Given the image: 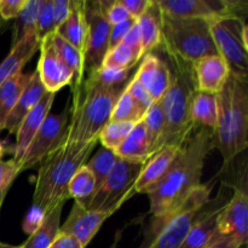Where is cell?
<instances>
[{"label":"cell","mask_w":248,"mask_h":248,"mask_svg":"<svg viewBox=\"0 0 248 248\" xmlns=\"http://www.w3.org/2000/svg\"><path fill=\"white\" fill-rule=\"evenodd\" d=\"M212 149L213 131L196 128L164 177L148 191L150 210L155 218L165 217L179 207L191 190L200 186L205 159Z\"/></svg>","instance_id":"cell-1"},{"label":"cell","mask_w":248,"mask_h":248,"mask_svg":"<svg viewBox=\"0 0 248 248\" xmlns=\"http://www.w3.org/2000/svg\"><path fill=\"white\" fill-rule=\"evenodd\" d=\"M125 87L126 85L104 86L90 78H85L80 86L73 87L69 123L62 144L82 147L98 142L99 135L110 121L114 107Z\"/></svg>","instance_id":"cell-2"},{"label":"cell","mask_w":248,"mask_h":248,"mask_svg":"<svg viewBox=\"0 0 248 248\" xmlns=\"http://www.w3.org/2000/svg\"><path fill=\"white\" fill-rule=\"evenodd\" d=\"M218 123L213 131L217 148L227 167L248 144V81L230 74L217 93Z\"/></svg>","instance_id":"cell-3"},{"label":"cell","mask_w":248,"mask_h":248,"mask_svg":"<svg viewBox=\"0 0 248 248\" xmlns=\"http://www.w3.org/2000/svg\"><path fill=\"white\" fill-rule=\"evenodd\" d=\"M96 143L78 147L62 144L40 162L33 205L44 215H48L61 203L70 199L68 186L75 172L85 165Z\"/></svg>","instance_id":"cell-4"},{"label":"cell","mask_w":248,"mask_h":248,"mask_svg":"<svg viewBox=\"0 0 248 248\" xmlns=\"http://www.w3.org/2000/svg\"><path fill=\"white\" fill-rule=\"evenodd\" d=\"M173 63L171 85L160 99L165 119L164 145L183 147L194 130H196L190 115V103L195 92L193 65L177 58H171Z\"/></svg>","instance_id":"cell-5"},{"label":"cell","mask_w":248,"mask_h":248,"mask_svg":"<svg viewBox=\"0 0 248 248\" xmlns=\"http://www.w3.org/2000/svg\"><path fill=\"white\" fill-rule=\"evenodd\" d=\"M210 23L206 19L162 14L161 44L169 57L193 65L201 58L218 55L211 35Z\"/></svg>","instance_id":"cell-6"},{"label":"cell","mask_w":248,"mask_h":248,"mask_svg":"<svg viewBox=\"0 0 248 248\" xmlns=\"http://www.w3.org/2000/svg\"><path fill=\"white\" fill-rule=\"evenodd\" d=\"M211 189L196 186L179 207L167 216L156 218L154 239L148 248H178L210 201Z\"/></svg>","instance_id":"cell-7"},{"label":"cell","mask_w":248,"mask_h":248,"mask_svg":"<svg viewBox=\"0 0 248 248\" xmlns=\"http://www.w3.org/2000/svg\"><path fill=\"white\" fill-rule=\"evenodd\" d=\"M211 35L217 52L227 63L230 74L248 78V35L244 17L229 16L210 23Z\"/></svg>","instance_id":"cell-8"},{"label":"cell","mask_w":248,"mask_h":248,"mask_svg":"<svg viewBox=\"0 0 248 248\" xmlns=\"http://www.w3.org/2000/svg\"><path fill=\"white\" fill-rule=\"evenodd\" d=\"M144 164L119 157L113 170L94 193L87 210L111 216L135 194V183Z\"/></svg>","instance_id":"cell-9"},{"label":"cell","mask_w":248,"mask_h":248,"mask_svg":"<svg viewBox=\"0 0 248 248\" xmlns=\"http://www.w3.org/2000/svg\"><path fill=\"white\" fill-rule=\"evenodd\" d=\"M69 106L65 107L61 113L48 114L46 116L19 161V171L34 169L61 147L69 123Z\"/></svg>","instance_id":"cell-10"},{"label":"cell","mask_w":248,"mask_h":248,"mask_svg":"<svg viewBox=\"0 0 248 248\" xmlns=\"http://www.w3.org/2000/svg\"><path fill=\"white\" fill-rule=\"evenodd\" d=\"M108 1H85V16L87 22V40L84 55L85 72H92L102 65L109 50L110 23L107 19Z\"/></svg>","instance_id":"cell-11"},{"label":"cell","mask_w":248,"mask_h":248,"mask_svg":"<svg viewBox=\"0 0 248 248\" xmlns=\"http://www.w3.org/2000/svg\"><path fill=\"white\" fill-rule=\"evenodd\" d=\"M164 15L186 18H200L215 21L222 17H241L246 12L247 4L229 0H156Z\"/></svg>","instance_id":"cell-12"},{"label":"cell","mask_w":248,"mask_h":248,"mask_svg":"<svg viewBox=\"0 0 248 248\" xmlns=\"http://www.w3.org/2000/svg\"><path fill=\"white\" fill-rule=\"evenodd\" d=\"M216 235L232 248L246 245L248 236V196L245 188H235L234 195L218 212Z\"/></svg>","instance_id":"cell-13"},{"label":"cell","mask_w":248,"mask_h":248,"mask_svg":"<svg viewBox=\"0 0 248 248\" xmlns=\"http://www.w3.org/2000/svg\"><path fill=\"white\" fill-rule=\"evenodd\" d=\"M39 50H40V58H39L36 73L46 91L56 93L67 85L74 84V73L58 56L51 35L41 41Z\"/></svg>","instance_id":"cell-14"},{"label":"cell","mask_w":248,"mask_h":248,"mask_svg":"<svg viewBox=\"0 0 248 248\" xmlns=\"http://www.w3.org/2000/svg\"><path fill=\"white\" fill-rule=\"evenodd\" d=\"M135 77L147 90L153 101L157 102L162 98L171 85V67L166 61L161 60L154 53H147L143 56Z\"/></svg>","instance_id":"cell-15"},{"label":"cell","mask_w":248,"mask_h":248,"mask_svg":"<svg viewBox=\"0 0 248 248\" xmlns=\"http://www.w3.org/2000/svg\"><path fill=\"white\" fill-rule=\"evenodd\" d=\"M109 217L110 216L107 213L90 211L79 203L74 202L64 224L61 225L60 232L75 237L85 248Z\"/></svg>","instance_id":"cell-16"},{"label":"cell","mask_w":248,"mask_h":248,"mask_svg":"<svg viewBox=\"0 0 248 248\" xmlns=\"http://www.w3.org/2000/svg\"><path fill=\"white\" fill-rule=\"evenodd\" d=\"M195 87L198 91L217 94L230 77L227 63L219 55L203 57L193 64Z\"/></svg>","instance_id":"cell-17"},{"label":"cell","mask_w":248,"mask_h":248,"mask_svg":"<svg viewBox=\"0 0 248 248\" xmlns=\"http://www.w3.org/2000/svg\"><path fill=\"white\" fill-rule=\"evenodd\" d=\"M55 96L56 93L46 92L43 98L40 99V102L22 120L21 125L16 132V145H15L14 153V160L17 164H19V161L22 160L27 148L31 144V140L38 132L43 121L50 114L51 107L55 101Z\"/></svg>","instance_id":"cell-18"},{"label":"cell","mask_w":248,"mask_h":248,"mask_svg":"<svg viewBox=\"0 0 248 248\" xmlns=\"http://www.w3.org/2000/svg\"><path fill=\"white\" fill-rule=\"evenodd\" d=\"M181 148L174 145H164L144 162L135 183V193L148 194V191L164 177L174 161Z\"/></svg>","instance_id":"cell-19"},{"label":"cell","mask_w":248,"mask_h":248,"mask_svg":"<svg viewBox=\"0 0 248 248\" xmlns=\"http://www.w3.org/2000/svg\"><path fill=\"white\" fill-rule=\"evenodd\" d=\"M40 48V41L35 33L24 35L21 40L14 44L11 51L0 63V86L10 78L22 72L23 65L31 60Z\"/></svg>","instance_id":"cell-20"},{"label":"cell","mask_w":248,"mask_h":248,"mask_svg":"<svg viewBox=\"0 0 248 248\" xmlns=\"http://www.w3.org/2000/svg\"><path fill=\"white\" fill-rule=\"evenodd\" d=\"M46 92L47 91L41 84L38 73L35 70V72L31 73L28 84L26 85L23 91L21 92L18 99H17L16 106L14 107L12 111L10 113L6 124H5V130L9 131V133H16L22 120L40 102V99L43 98Z\"/></svg>","instance_id":"cell-21"},{"label":"cell","mask_w":248,"mask_h":248,"mask_svg":"<svg viewBox=\"0 0 248 248\" xmlns=\"http://www.w3.org/2000/svg\"><path fill=\"white\" fill-rule=\"evenodd\" d=\"M58 35L72 44L78 51L85 55L87 40V22L85 16V1L70 0L69 16L56 31Z\"/></svg>","instance_id":"cell-22"},{"label":"cell","mask_w":248,"mask_h":248,"mask_svg":"<svg viewBox=\"0 0 248 248\" xmlns=\"http://www.w3.org/2000/svg\"><path fill=\"white\" fill-rule=\"evenodd\" d=\"M207 205L205 206L199 219L178 248H206L212 244L220 207L213 206L210 210H206Z\"/></svg>","instance_id":"cell-23"},{"label":"cell","mask_w":248,"mask_h":248,"mask_svg":"<svg viewBox=\"0 0 248 248\" xmlns=\"http://www.w3.org/2000/svg\"><path fill=\"white\" fill-rule=\"evenodd\" d=\"M114 152L120 159L140 164H144L152 156L149 140L143 121L135 124L125 140Z\"/></svg>","instance_id":"cell-24"},{"label":"cell","mask_w":248,"mask_h":248,"mask_svg":"<svg viewBox=\"0 0 248 248\" xmlns=\"http://www.w3.org/2000/svg\"><path fill=\"white\" fill-rule=\"evenodd\" d=\"M190 115L195 127L215 131L218 123L217 94L195 90L191 97Z\"/></svg>","instance_id":"cell-25"},{"label":"cell","mask_w":248,"mask_h":248,"mask_svg":"<svg viewBox=\"0 0 248 248\" xmlns=\"http://www.w3.org/2000/svg\"><path fill=\"white\" fill-rule=\"evenodd\" d=\"M161 10L157 1L152 0L144 14L137 19L144 55L152 53V51L161 44Z\"/></svg>","instance_id":"cell-26"},{"label":"cell","mask_w":248,"mask_h":248,"mask_svg":"<svg viewBox=\"0 0 248 248\" xmlns=\"http://www.w3.org/2000/svg\"><path fill=\"white\" fill-rule=\"evenodd\" d=\"M64 203H61L45 216L38 229L29 235L28 240L22 245L23 248H48L57 237L61 228V215Z\"/></svg>","instance_id":"cell-27"},{"label":"cell","mask_w":248,"mask_h":248,"mask_svg":"<svg viewBox=\"0 0 248 248\" xmlns=\"http://www.w3.org/2000/svg\"><path fill=\"white\" fill-rule=\"evenodd\" d=\"M31 73H18L0 86V132L5 130L7 118L16 106L19 94L31 79Z\"/></svg>","instance_id":"cell-28"},{"label":"cell","mask_w":248,"mask_h":248,"mask_svg":"<svg viewBox=\"0 0 248 248\" xmlns=\"http://www.w3.org/2000/svg\"><path fill=\"white\" fill-rule=\"evenodd\" d=\"M96 190V178L92 172L85 165H82L69 182L68 191H69L70 199H74L75 202L87 208Z\"/></svg>","instance_id":"cell-29"},{"label":"cell","mask_w":248,"mask_h":248,"mask_svg":"<svg viewBox=\"0 0 248 248\" xmlns=\"http://www.w3.org/2000/svg\"><path fill=\"white\" fill-rule=\"evenodd\" d=\"M53 46L57 51L61 60L73 70L75 75V81L73 87H77L81 85L85 79V67H84V56L80 51H78L72 44L68 43L65 39L58 35L57 33H53L51 35Z\"/></svg>","instance_id":"cell-30"},{"label":"cell","mask_w":248,"mask_h":248,"mask_svg":"<svg viewBox=\"0 0 248 248\" xmlns=\"http://www.w3.org/2000/svg\"><path fill=\"white\" fill-rule=\"evenodd\" d=\"M142 121L145 126L150 152L153 155L162 148V137H164L165 119L160 101L154 102L152 104V107L148 109L147 113L143 116Z\"/></svg>","instance_id":"cell-31"},{"label":"cell","mask_w":248,"mask_h":248,"mask_svg":"<svg viewBox=\"0 0 248 248\" xmlns=\"http://www.w3.org/2000/svg\"><path fill=\"white\" fill-rule=\"evenodd\" d=\"M118 155L115 154L114 150L101 147L98 152L89 161L85 162V166L92 172V174L96 178L97 189L102 186L104 179L110 173V171L113 170L114 165L118 161Z\"/></svg>","instance_id":"cell-32"},{"label":"cell","mask_w":248,"mask_h":248,"mask_svg":"<svg viewBox=\"0 0 248 248\" xmlns=\"http://www.w3.org/2000/svg\"><path fill=\"white\" fill-rule=\"evenodd\" d=\"M143 116H144L143 111L140 110L137 103L133 101V98L125 87L121 96L119 97L118 102L115 103L110 116V121L137 124L142 121Z\"/></svg>","instance_id":"cell-33"},{"label":"cell","mask_w":248,"mask_h":248,"mask_svg":"<svg viewBox=\"0 0 248 248\" xmlns=\"http://www.w3.org/2000/svg\"><path fill=\"white\" fill-rule=\"evenodd\" d=\"M40 2L41 0H27L24 6L22 7L18 17L16 18V24H15V43L21 40L27 34L35 33Z\"/></svg>","instance_id":"cell-34"},{"label":"cell","mask_w":248,"mask_h":248,"mask_svg":"<svg viewBox=\"0 0 248 248\" xmlns=\"http://www.w3.org/2000/svg\"><path fill=\"white\" fill-rule=\"evenodd\" d=\"M140 62L137 56L126 44L121 43L118 46L107 52L101 67L109 68V69L119 70H131L135 64Z\"/></svg>","instance_id":"cell-35"},{"label":"cell","mask_w":248,"mask_h":248,"mask_svg":"<svg viewBox=\"0 0 248 248\" xmlns=\"http://www.w3.org/2000/svg\"><path fill=\"white\" fill-rule=\"evenodd\" d=\"M133 126H135V124L132 123L109 121L102 130L98 140L102 143V147L115 150L125 140Z\"/></svg>","instance_id":"cell-36"},{"label":"cell","mask_w":248,"mask_h":248,"mask_svg":"<svg viewBox=\"0 0 248 248\" xmlns=\"http://www.w3.org/2000/svg\"><path fill=\"white\" fill-rule=\"evenodd\" d=\"M35 33L40 43L45 38L56 33L52 0H41L40 6H39L38 18H36Z\"/></svg>","instance_id":"cell-37"},{"label":"cell","mask_w":248,"mask_h":248,"mask_svg":"<svg viewBox=\"0 0 248 248\" xmlns=\"http://www.w3.org/2000/svg\"><path fill=\"white\" fill-rule=\"evenodd\" d=\"M131 70H119V69H109V68L99 67L98 69H94L92 72L87 73V78H90L93 81L104 86H123L128 84V74Z\"/></svg>","instance_id":"cell-38"},{"label":"cell","mask_w":248,"mask_h":248,"mask_svg":"<svg viewBox=\"0 0 248 248\" xmlns=\"http://www.w3.org/2000/svg\"><path fill=\"white\" fill-rule=\"evenodd\" d=\"M126 90H127L128 93L131 94L133 101H135L136 103H137V106L140 107V109L143 111V114L147 113V110L152 107L154 101H153V98L149 96L147 90L142 86V84L138 81L137 78H136L135 75H133L132 79L128 81V84L126 85Z\"/></svg>","instance_id":"cell-39"},{"label":"cell","mask_w":248,"mask_h":248,"mask_svg":"<svg viewBox=\"0 0 248 248\" xmlns=\"http://www.w3.org/2000/svg\"><path fill=\"white\" fill-rule=\"evenodd\" d=\"M19 172V165L14 159L7 161L0 159V193L9 190L10 186Z\"/></svg>","instance_id":"cell-40"},{"label":"cell","mask_w":248,"mask_h":248,"mask_svg":"<svg viewBox=\"0 0 248 248\" xmlns=\"http://www.w3.org/2000/svg\"><path fill=\"white\" fill-rule=\"evenodd\" d=\"M123 43L126 44V45L135 52V55L137 56L138 60H142L143 56H144V51H143L142 36H140V27H138L137 24V21H136V23L131 27L130 31H127L126 36L124 38Z\"/></svg>","instance_id":"cell-41"},{"label":"cell","mask_w":248,"mask_h":248,"mask_svg":"<svg viewBox=\"0 0 248 248\" xmlns=\"http://www.w3.org/2000/svg\"><path fill=\"white\" fill-rule=\"evenodd\" d=\"M106 15H107V19H108V22L110 23V26L121 23V22L131 18L128 12L126 11V9L124 7L121 0L107 2Z\"/></svg>","instance_id":"cell-42"},{"label":"cell","mask_w":248,"mask_h":248,"mask_svg":"<svg viewBox=\"0 0 248 248\" xmlns=\"http://www.w3.org/2000/svg\"><path fill=\"white\" fill-rule=\"evenodd\" d=\"M135 23H136V19L128 18L126 19V21L121 22V23L111 26L110 35H109V50H110V48H114L115 46H118L119 44L123 43L124 38L126 36L127 31H130L131 27H132Z\"/></svg>","instance_id":"cell-43"},{"label":"cell","mask_w":248,"mask_h":248,"mask_svg":"<svg viewBox=\"0 0 248 248\" xmlns=\"http://www.w3.org/2000/svg\"><path fill=\"white\" fill-rule=\"evenodd\" d=\"M27 0H0V17L2 21L16 19Z\"/></svg>","instance_id":"cell-44"},{"label":"cell","mask_w":248,"mask_h":248,"mask_svg":"<svg viewBox=\"0 0 248 248\" xmlns=\"http://www.w3.org/2000/svg\"><path fill=\"white\" fill-rule=\"evenodd\" d=\"M53 19H55L56 31L65 22L69 16L70 0H52Z\"/></svg>","instance_id":"cell-45"},{"label":"cell","mask_w":248,"mask_h":248,"mask_svg":"<svg viewBox=\"0 0 248 248\" xmlns=\"http://www.w3.org/2000/svg\"><path fill=\"white\" fill-rule=\"evenodd\" d=\"M45 218V215L41 212L40 210H38L36 207L31 206L29 208L28 213H27V217L24 219L23 223V230L27 232V234L31 235L36 229L39 228V225L41 224V222Z\"/></svg>","instance_id":"cell-46"},{"label":"cell","mask_w":248,"mask_h":248,"mask_svg":"<svg viewBox=\"0 0 248 248\" xmlns=\"http://www.w3.org/2000/svg\"><path fill=\"white\" fill-rule=\"evenodd\" d=\"M152 0H121L124 7L128 12L131 18L137 21L140 16L145 12V10L149 6Z\"/></svg>","instance_id":"cell-47"},{"label":"cell","mask_w":248,"mask_h":248,"mask_svg":"<svg viewBox=\"0 0 248 248\" xmlns=\"http://www.w3.org/2000/svg\"><path fill=\"white\" fill-rule=\"evenodd\" d=\"M48 248H84V247L80 245V242L78 241L75 237L60 232H58L57 237L55 239V241L51 244V246Z\"/></svg>","instance_id":"cell-48"},{"label":"cell","mask_w":248,"mask_h":248,"mask_svg":"<svg viewBox=\"0 0 248 248\" xmlns=\"http://www.w3.org/2000/svg\"><path fill=\"white\" fill-rule=\"evenodd\" d=\"M206 248H232V247L229 246V244H228L227 241L219 239V237H218L217 235L215 234V239H213L212 244H211L210 246L206 247Z\"/></svg>","instance_id":"cell-49"},{"label":"cell","mask_w":248,"mask_h":248,"mask_svg":"<svg viewBox=\"0 0 248 248\" xmlns=\"http://www.w3.org/2000/svg\"><path fill=\"white\" fill-rule=\"evenodd\" d=\"M6 193H7V190L1 191V193H0V210H1L2 202H4V199H5V196H6Z\"/></svg>","instance_id":"cell-50"},{"label":"cell","mask_w":248,"mask_h":248,"mask_svg":"<svg viewBox=\"0 0 248 248\" xmlns=\"http://www.w3.org/2000/svg\"><path fill=\"white\" fill-rule=\"evenodd\" d=\"M0 248H23L22 246H12V245H6L0 242Z\"/></svg>","instance_id":"cell-51"},{"label":"cell","mask_w":248,"mask_h":248,"mask_svg":"<svg viewBox=\"0 0 248 248\" xmlns=\"http://www.w3.org/2000/svg\"><path fill=\"white\" fill-rule=\"evenodd\" d=\"M4 152H5L4 145H2L1 142H0V159H1V156H2V154H4Z\"/></svg>","instance_id":"cell-52"},{"label":"cell","mask_w":248,"mask_h":248,"mask_svg":"<svg viewBox=\"0 0 248 248\" xmlns=\"http://www.w3.org/2000/svg\"><path fill=\"white\" fill-rule=\"evenodd\" d=\"M5 23V21H2L1 19V17H0V29H1V27H2V24Z\"/></svg>","instance_id":"cell-53"}]
</instances>
